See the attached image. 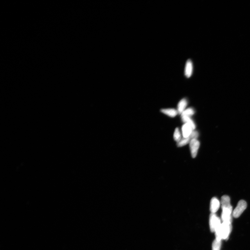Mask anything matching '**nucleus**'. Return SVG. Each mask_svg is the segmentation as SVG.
<instances>
[{
	"mask_svg": "<svg viewBox=\"0 0 250 250\" xmlns=\"http://www.w3.org/2000/svg\"><path fill=\"white\" fill-rule=\"evenodd\" d=\"M182 120L183 122L187 123L190 125L192 127L193 130L196 128V125L194 122L191 119L190 117L186 116H181Z\"/></svg>",
	"mask_w": 250,
	"mask_h": 250,
	"instance_id": "12",
	"label": "nucleus"
},
{
	"mask_svg": "<svg viewBox=\"0 0 250 250\" xmlns=\"http://www.w3.org/2000/svg\"><path fill=\"white\" fill-rule=\"evenodd\" d=\"M247 204L246 202L243 200H241L238 202L237 206L234 209L233 212V216L234 218H237L242 215L246 208Z\"/></svg>",
	"mask_w": 250,
	"mask_h": 250,
	"instance_id": "3",
	"label": "nucleus"
},
{
	"mask_svg": "<svg viewBox=\"0 0 250 250\" xmlns=\"http://www.w3.org/2000/svg\"><path fill=\"white\" fill-rule=\"evenodd\" d=\"M220 206V202L217 198L213 197L211 199L210 210L211 213H215L219 209Z\"/></svg>",
	"mask_w": 250,
	"mask_h": 250,
	"instance_id": "6",
	"label": "nucleus"
},
{
	"mask_svg": "<svg viewBox=\"0 0 250 250\" xmlns=\"http://www.w3.org/2000/svg\"><path fill=\"white\" fill-rule=\"evenodd\" d=\"M221 220L223 222L232 223V213L233 211V207L232 206L227 208H222Z\"/></svg>",
	"mask_w": 250,
	"mask_h": 250,
	"instance_id": "4",
	"label": "nucleus"
},
{
	"mask_svg": "<svg viewBox=\"0 0 250 250\" xmlns=\"http://www.w3.org/2000/svg\"><path fill=\"white\" fill-rule=\"evenodd\" d=\"M232 229L231 223L223 222L215 232L216 236L215 239L218 241L228 239Z\"/></svg>",
	"mask_w": 250,
	"mask_h": 250,
	"instance_id": "1",
	"label": "nucleus"
},
{
	"mask_svg": "<svg viewBox=\"0 0 250 250\" xmlns=\"http://www.w3.org/2000/svg\"><path fill=\"white\" fill-rule=\"evenodd\" d=\"M161 112L171 117H174L178 113L176 110L173 109H163L161 110Z\"/></svg>",
	"mask_w": 250,
	"mask_h": 250,
	"instance_id": "11",
	"label": "nucleus"
},
{
	"mask_svg": "<svg viewBox=\"0 0 250 250\" xmlns=\"http://www.w3.org/2000/svg\"><path fill=\"white\" fill-rule=\"evenodd\" d=\"M190 144L191 156L194 158L197 156L200 146V143L197 139H193L191 140Z\"/></svg>",
	"mask_w": 250,
	"mask_h": 250,
	"instance_id": "5",
	"label": "nucleus"
},
{
	"mask_svg": "<svg viewBox=\"0 0 250 250\" xmlns=\"http://www.w3.org/2000/svg\"><path fill=\"white\" fill-rule=\"evenodd\" d=\"M191 140L190 137H187V138H184L183 137V138L181 139L179 142L177 143V146L179 147H182V146L190 143Z\"/></svg>",
	"mask_w": 250,
	"mask_h": 250,
	"instance_id": "13",
	"label": "nucleus"
},
{
	"mask_svg": "<svg viewBox=\"0 0 250 250\" xmlns=\"http://www.w3.org/2000/svg\"><path fill=\"white\" fill-rule=\"evenodd\" d=\"M221 204L222 208L231 206L230 204V198L228 196H223L221 197Z\"/></svg>",
	"mask_w": 250,
	"mask_h": 250,
	"instance_id": "10",
	"label": "nucleus"
},
{
	"mask_svg": "<svg viewBox=\"0 0 250 250\" xmlns=\"http://www.w3.org/2000/svg\"><path fill=\"white\" fill-rule=\"evenodd\" d=\"M222 223L220 218L216 215L215 213H211L209 216V224L211 231L215 232L216 229L219 227Z\"/></svg>",
	"mask_w": 250,
	"mask_h": 250,
	"instance_id": "2",
	"label": "nucleus"
},
{
	"mask_svg": "<svg viewBox=\"0 0 250 250\" xmlns=\"http://www.w3.org/2000/svg\"><path fill=\"white\" fill-rule=\"evenodd\" d=\"M173 137H174V140L177 143L179 142L181 140V134L178 128H176V129H175Z\"/></svg>",
	"mask_w": 250,
	"mask_h": 250,
	"instance_id": "16",
	"label": "nucleus"
},
{
	"mask_svg": "<svg viewBox=\"0 0 250 250\" xmlns=\"http://www.w3.org/2000/svg\"><path fill=\"white\" fill-rule=\"evenodd\" d=\"M221 244L222 241H218L215 239L212 243V250H220Z\"/></svg>",
	"mask_w": 250,
	"mask_h": 250,
	"instance_id": "15",
	"label": "nucleus"
},
{
	"mask_svg": "<svg viewBox=\"0 0 250 250\" xmlns=\"http://www.w3.org/2000/svg\"><path fill=\"white\" fill-rule=\"evenodd\" d=\"M187 100L185 98L182 99L178 103L177 106V112L179 114H181L184 110L187 105Z\"/></svg>",
	"mask_w": 250,
	"mask_h": 250,
	"instance_id": "9",
	"label": "nucleus"
},
{
	"mask_svg": "<svg viewBox=\"0 0 250 250\" xmlns=\"http://www.w3.org/2000/svg\"><path fill=\"white\" fill-rule=\"evenodd\" d=\"M193 64L190 60H187L186 63L185 69H184V74L186 77L190 78L192 75L193 72Z\"/></svg>",
	"mask_w": 250,
	"mask_h": 250,
	"instance_id": "7",
	"label": "nucleus"
},
{
	"mask_svg": "<svg viewBox=\"0 0 250 250\" xmlns=\"http://www.w3.org/2000/svg\"><path fill=\"white\" fill-rule=\"evenodd\" d=\"M193 130L191 125L187 123H185L182 126V131L184 138H187L190 136Z\"/></svg>",
	"mask_w": 250,
	"mask_h": 250,
	"instance_id": "8",
	"label": "nucleus"
},
{
	"mask_svg": "<svg viewBox=\"0 0 250 250\" xmlns=\"http://www.w3.org/2000/svg\"><path fill=\"white\" fill-rule=\"evenodd\" d=\"M199 136V133L197 131H196L193 130L192 133H191L190 136L189 137H190L191 140L193 139H197Z\"/></svg>",
	"mask_w": 250,
	"mask_h": 250,
	"instance_id": "17",
	"label": "nucleus"
},
{
	"mask_svg": "<svg viewBox=\"0 0 250 250\" xmlns=\"http://www.w3.org/2000/svg\"><path fill=\"white\" fill-rule=\"evenodd\" d=\"M195 112V110L193 108H188L182 112L181 114V116H186L190 117L194 114Z\"/></svg>",
	"mask_w": 250,
	"mask_h": 250,
	"instance_id": "14",
	"label": "nucleus"
}]
</instances>
